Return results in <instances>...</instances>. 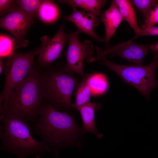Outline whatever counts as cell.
Masks as SVG:
<instances>
[{
  "label": "cell",
  "instance_id": "1",
  "mask_svg": "<svg viewBox=\"0 0 158 158\" xmlns=\"http://www.w3.org/2000/svg\"><path fill=\"white\" fill-rule=\"evenodd\" d=\"M34 122L32 133L40 136L56 156L59 149L74 143L80 134V129L71 115L59 111L45 101Z\"/></svg>",
  "mask_w": 158,
  "mask_h": 158
},
{
  "label": "cell",
  "instance_id": "2",
  "mask_svg": "<svg viewBox=\"0 0 158 158\" xmlns=\"http://www.w3.org/2000/svg\"><path fill=\"white\" fill-rule=\"evenodd\" d=\"M0 121L1 150L12 153L17 158H27L32 155L39 158L44 153L51 151L43 140L37 141L32 137L28 122L7 115Z\"/></svg>",
  "mask_w": 158,
  "mask_h": 158
},
{
  "label": "cell",
  "instance_id": "3",
  "mask_svg": "<svg viewBox=\"0 0 158 158\" xmlns=\"http://www.w3.org/2000/svg\"><path fill=\"white\" fill-rule=\"evenodd\" d=\"M40 81V72L33 69L9 97L0 120L4 115H7L28 122H35L44 101L41 93Z\"/></svg>",
  "mask_w": 158,
  "mask_h": 158
},
{
  "label": "cell",
  "instance_id": "4",
  "mask_svg": "<svg viewBox=\"0 0 158 158\" xmlns=\"http://www.w3.org/2000/svg\"><path fill=\"white\" fill-rule=\"evenodd\" d=\"M73 74L66 71L64 66L40 73V87L44 100L57 109L69 110L72 94L78 84V79Z\"/></svg>",
  "mask_w": 158,
  "mask_h": 158
},
{
  "label": "cell",
  "instance_id": "5",
  "mask_svg": "<svg viewBox=\"0 0 158 158\" xmlns=\"http://www.w3.org/2000/svg\"><path fill=\"white\" fill-rule=\"evenodd\" d=\"M97 61L136 88L147 98H149L152 90L158 87L155 78L158 60L154 56L152 62L145 66L118 64L110 61L106 56H102Z\"/></svg>",
  "mask_w": 158,
  "mask_h": 158
},
{
  "label": "cell",
  "instance_id": "6",
  "mask_svg": "<svg viewBox=\"0 0 158 158\" xmlns=\"http://www.w3.org/2000/svg\"><path fill=\"white\" fill-rule=\"evenodd\" d=\"M39 48L25 53L16 52L4 63L5 83L0 96V109L3 114L10 96L16 87L24 80L33 70V59L39 53Z\"/></svg>",
  "mask_w": 158,
  "mask_h": 158
},
{
  "label": "cell",
  "instance_id": "7",
  "mask_svg": "<svg viewBox=\"0 0 158 158\" xmlns=\"http://www.w3.org/2000/svg\"><path fill=\"white\" fill-rule=\"evenodd\" d=\"M76 30L68 33V46L66 53L64 70L69 73H75L82 78L84 75L83 62L86 59L89 62L93 57L94 48L92 43L87 40L81 42Z\"/></svg>",
  "mask_w": 158,
  "mask_h": 158
},
{
  "label": "cell",
  "instance_id": "8",
  "mask_svg": "<svg viewBox=\"0 0 158 158\" xmlns=\"http://www.w3.org/2000/svg\"><path fill=\"white\" fill-rule=\"evenodd\" d=\"M34 19L25 13L17 4L0 18V28L13 36L18 48L27 46L28 42L25 37L33 23Z\"/></svg>",
  "mask_w": 158,
  "mask_h": 158
},
{
  "label": "cell",
  "instance_id": "9",
  "mask_svg": "<svg viewBox=\"0 0 158 158\" xmlns=\"http://www.w3.org/2000/svg\"><path fill=\"white\" fill-rule=\"evenodd\" d=\"M133 40L131 39L105 50L96 46V56L93 57L89 62L97 61L102 56L110 54L112 56L120 57L136 65H142L144 58L149 52L150 45L138 44Z\"/></svg>",
  "mask_w": 158,
  "mask_h": 158
},
{
  "label": "cell",
  "instance_id": "10",
  "mask_svg": "<svg viewBox=\"0 0 158 158\" xmlns=\"http://www.w3.org/2000/svg\"><path fill=\"white\" fill-rule=\"evenodd\" d=\"M64 27V25H62L52 39L47 35L41 37L37 55V61L41 66H47L61 56L64 46L68 41V34L65 32Z\"/></svg>",
  "mask_w": 158,
  "mask_h": 158
},
{
  "label": "cell",
  "instance_id": "11",
  "mask_svg": "<svg viewBox=\"0 0 158 158\" xmlns=\"http://www.w3.org/2000/svg\"><path fill=\"white\" fill-rule=\"evenodd\" d=\"M72 9L71 14L63 17L64 19L73 23L76 27L79 33H84L97 41L104 42V37L98 36L94 30V28L101 21L100 18L85 11H80L76 8Z\"/></svg>",
  "mask_w": 158,
  "mask_h": 158
},
{
  "label": "cell",
  "instance_id": "12",
  "mask_svg": "<svg viewBox=\"0 0 158 158\" xmlns=\"http://www.w3.org/2000/svg\"><path fill=\"white\" fill-rule=\"evenodd\" d=\"M100 16L101 21L104 24L105 28L104 38L105 49H107L111 47L109 44L110 39L123 20L115 0L111 1L109 7L102 13Z\"/></svg>",
  "mask_w": 158,
  "mask_h": 158
},
{
  "label": "cell",
  "instance_id": "13",
  "mask_svg": "<svg viewBox=\"0 0 158 158\" xmlns=\"http://www.w3.org/2000/svg\"><path fill=\"white\" fill-rule=\"evenodd\" d=\"M102 105L96 102L90 101L80 107L77 110L80 112L83 121V131L90 133L100 139L102 135L97 130L95 124V113L96 110H100Z\"/></svg>",
  "mask_w": 158,
  "mask_h": 158
},
{
  "label": "cell",
  "instance_id": "14",
  "mask_svg": "<svg viewBox=\"0 0 158 158\" xmlns=\"http://www.w3.org/2000/svg\"><path fill=\"white\" fill-rule=\"evenodd\" d=\"M92 73L85 74L81 81L78 84L74 93L75 101L71 104V108L78 110L80 107L90 101L92 96L89 81Z\"/></svg>",
  "mask_w": 158,
  "mask_h": 158
},
{
  "label": "cell",
  "instance_id": "15",
  "mask_svg": "<svg viewBox=\"0 0 158 158\" xmlns=\"http://www.w3.org/2000/svg\"><path fill=\"white\" fill-rule=\"evenodd\" d=\"M59 1L72 8H82L87 12L97 16H101L102 8L109 2L105 0H60Z\"/></svg>",
  "mask_w": 158,
  "mask_h": 158
},
{
  "label": "cell",
  "instance_id": "16",
  "mask_svg": "<svg viewBox=\"0 0 158 158\" xmlns=\"http://www.w3.org/2000/svg\"><path fill=\"white\" fill-rule=\"evenodd\" d=\"M123 20L126 21L135 34H139L142 29L137 23L136 13L134 7L130 0H115Z\"/></svg>",
  "mask_w": 158,
  "mask_h": 158
},
{
  "label": "cell",
  "instance_id": "17",
  "mask_svg": "<svg viewBox=\"0 0 158 158\" xmlns=\"http://www.w3.org/2000/svg\"><path fill=\"white\" fill-rule=\"evenodd\" d=\"M37 14L43 21L51 23L58 19L60 12L58 6L54 3V1L45 0L41 6Z\"/></svg>",
  "mask_w": 158,
  "mask_h": 158
},
{
  "label": "cell",
  "instance_id": "18",
  "mask_svg": "<svg viewBox=\"0 0 158 158\" xmlns=\"http://www.w3.org/2000/svg\"><path fill=\"white\" fill-rule=\"evenodd\" d=\"M89 85L92 96L104 93L108 88L106 76L100 73H92L90 80Z\"/></svg>",
  "mask_w": 158,
  "mask_h": 158
},
{
  "label": "cell",
  "instance_id": "19",
  "mask_svg": "<svg viewBox=\"0 0 158 158\" xmlns=\"http://www.w3.org/2000/svg\"><path fill=\"white\" fill-rule=\"evenodd\" d=\"M18 47L13 37L4 34L0 36V57L10 56L15 52Z\"/></svg>",
  "mask_w": 158,
  "mask_h": 158
},
{
  "label": "cell",
  "instance_id": "20",
  "mask_svg": "<svg viewBox=\"0 0 158 158\" xmlns=\"http://www.w3.org/2000/svg\"><path fill=\"white\" fill-rule=\"evenodd\" d=\"M45 0H18L16 4L25 13L34 19Z\"/></svg>",
  "mask_w": 158,
  "mask_h": 158
},
{
  "label": "cell",
  "instance_id": "21",
  "mask_svg": "<svg viewBox=\"0 0 158 158\" xmlns=\"http://www.w3.org/2000/svg\"><path fill=\"white\" fill-rule=\"evenodd\" d=\"M130 1L145 18L158 3V0H131Z\"/></svg>",
  "mask_w": 158,
  "mask_h": 158
},
{
  "label": "cell",
  "instance_id": "22",
  "mask_svg": "<svg viewBox=\"0 0 158 158\" xmlns=\"http://www.w3.org/2000/svg\"><path fill=\"white\" fill-rule=\"evenodd\" d=\"M145 20L141 26L142 30L150 28L158 23V3L151 10Z\"/></svg>",
  "mask_w": 158,
  "mask_h": 158
},
{
  "label": "cell",
  "instance_id": "23",
  "mask_svg": "<svg viewBox=\"0 0 158 158\" xmlns=\"http://www.w3.org/2000/svg\"><path fill=\"white\" fill-rule=\"evenodd\" d=\"M16 0H0V16L8 13L16 5Z\"/></svg>",
  "mask_w": 158,
  "mask_h": 158
},
{
  "label": "cell",
  "instance_id": "24",
  "mask_svg": "<svg viewBox=\"0 0 158 158\" xmlns=\"http://www.w3.org/2000/svg\"><path fill=\"white\" fill-rule=\"evenodd\" d=\"M139 35L140 37L158 36V27L154 26L148 29L142 30Z\"/></svg>",
  "mask_w": 158,
  "mask_h": 158
},
{
  "label": "cell",
  "instance_id": "25",
  "mask_svg": "<svg viewBox=\"0 0 158 158\" xmlns=\"http://www.w3.org/2000/svg\"><path fill=\"white\" fill-rule=\"evenodd\" d=\"M150 49L152 52L158 53V41L154 44L150 45Z\"/></svg>",
  "mask_w": 158,
  "mask_h": 158
},
{
  "label": "cell",
  "instance_id": "26",
  "mask_svg": "<svg viewBox=\"0 0 158 158\" xmlns=\"http://www.w3.org/2000/svg\"><path fill=\"white\" fill-rule=\"evenodd\" d=\"M4 63L3 60V58H0V74L3 72L4 70Z\"/></svg>",
  "mask_w": 158,
  "mask_h": 158
},
{
  "label": "cell",
  "instance_id": "27",
  "mask_svg": "<svg viewBox=\"0 0 158 158\" xmlns=\"http://www.w3.org/2000/svg\"><path fill=\"white\" fill-rule=\"evenodd\" d=\"M154 56L157 58L158 60V53L152 52Z\"/></svg>",
  "mask_w": 158,
  "mask_h": 158
}]
</instances>
